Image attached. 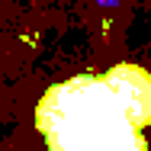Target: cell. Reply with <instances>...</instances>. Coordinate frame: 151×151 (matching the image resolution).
I'll use <instances>...</instances> for the list:
<instances>
[{
    "label": "cell",
    "mask_w": 151,
    "mask_h": 151,
    "mask_svg": "<svg viewBox=\"0 0 151 151\" xmlns=\"http://www.w3.org/2000/svg\"><path fill=\"white\" fill-rule=\"evenodd\" d=\"M106 81L119 93V100L129 109L132 122L138 129H148L151 125V71H145L142 64L122 61V64L106 71Z\"/></svg>",
    "instance_id": "7a4b0ae2"
},
{
    "label": "cell",
    "mask_w": 151,
    "mask_h": 151,
    "mask_svg": "<svg viewBox=\"0 0 151 151\" xmlns=\"http://www.w3.org/2000/svg\"><path fill=\"white\" fill-rule=\"evenodd\" d=\"M45 151H148L106 74H74L52 84L35 106Z\"/></svg>",
    "instance_id": "6da1fadb"
}]
</instances>
